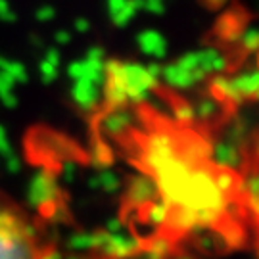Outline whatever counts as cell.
I'll return each instance as SVG.
<instances>
[{
    "instance_id": "12",
    "label": "cell",
    "mask_w": 259,
    "mask_h": 259,
    "mask_svg": "<svg viewBox=\"0 0 259 259\" xmlns=\"http://www.w3.org/2000/svg\"><path fill=\"white\" fill-rule=\"evenodd\" d=\"M0 19H2V21H6V23L16 21V14H14L12 8H10L8 0H0Z\"/></svg>"
},
{
    "instance_id": "13",
    "label": "cell",
    "mask_w": 259,
    "mask_h": 259,
    "mask_svg": "<svg viewBox=\"0 0 259 259\" xmlns=\"http://www.w3.org/2000/svg\"><path fill=\"white\" fill-rule=\"evenodd\" d=\"M127 2L129 0H108V14H110V18L111 19L117 18V14L127 6Z\"/></svg>"
},
{
    "instance_id": "2",
    "label": "cell",
    "mask_w": 259,
    "mask_h": 259,
    "mask_svg": "<svg viewBox=\"0 0 259 259\" xmlns=\"http://www.w3.org/2000/svg\"><path fill=\"white\" fill-rule=\"evenodd\" d=\"M104 73V96L110 106L142 102L152 94L156 83L159 81L150 73L148 65L133 62H108Z\"/></svg>"
},
{
    "instance_id": "14",
    "label": "cell",
    "mask_w": 259,
    "mask_h": 259,
    "mask_svg": "<svg viewBox=\"0 0 259 259\" xmlns=\"http://www.w3.org/2000/svg\"><path fill=\"white\" fill-rule=\"evenodd\" d=\"M14 84H16V81L4 69H0V94L10 93V89H14Z\"/></svg>"
},
{
    "instance_id": "17",
    "label": "cell",
    "mask_w": 259,
    "mask_h": 259,
    "mask_svg": "<svg viewBox=\"0 0 259 259\" xmlns=\"http://www.w3.org/2000/svg\"><path fill=\"white\" fill-rule=\"evenodd\" d=\"M71 40V37H69V33L67 31H58L56 33V42H60V45H67Z\"/></svg>"
},
{
    "instance_id": "6",
    "label": "cell",
    "mask_w": 259,
    "mask_h": 259,
    "mask_svg": "<svg viewBox=\"0 0 259 259\" xmlns=\"http://www.w3.org/2000/svg\"><path fill=\"white\" fill-rule=\"evenodd\" d=\"M200 64H202V71L205 73V77L211 73H219L225 69L227 60L223 58L221 52L217 50H200Z\"/></svg>"
},
{
    "instance_id": "7",
    "label": "cell",
    "mask_w": 259,
    "mask_h": 259,
    "mask_svg": "<svg viewBox=\"0 0 259 259\" xmlns=\"http://www.w3.org/2000/svg\"><path fill=\"white\" fill-rule=\"evenodd\" d=\"M0 69H4L16 83H27L29 81L27 71H25V67L19 64V62H8V60H4V64H2Z\"/></svg>"
},
{
    "instance_id": "4",
    "label": "cell",
    "mask_w": 259,
    "mask_h": 259,
    "mask_svg": "<svg viewBox=\"0 0 259 259\" xmlns=\"http://www.w3.org/2000/svg\"><path fill=\"white\" fill-rule=\"evenodd\" d=\"M139 48L142 54L150 56L154 60H163L167 56V42L161 33H157L154 29H146L137 37Z\"/></svg>"
},
{
    "instance_id": "15",
    "label": "cell",
    "mask_w": 259,
    "mask_h": 259,
    "mask_svg": "<svg viewBox=\"0 0 259 259\" xmlns=\"http://www.w3.org/2000/svg\"><path fill=\"white\" fill-rule=\"evenodd\" d=\"M56 16V10L52 6H40L37 10V19L38 21H52Z\"/></svg>"
},
{
    "instance_id": "16",
    "label": "cell",
    "mask_w": 259,
    "mask_h": 259,
    "mask_svg": "<svg viewBox=\"0 0 259 259\" xmlns=\"http://www.w3.org/2000/svg\"><path fill=\"white\" fill-rule=\"evenodd\" d=\"M45 60H48L50 64H54V65H60V62H62V56H60V52H58V50L50 48L47 54H45Z\"/></svg>"
},
{
    "instance_id": "1",
    "label": "cell",
    "mask_w": 259,
    "mask_h": 259,
    "mask_svg": "<svg viewBox=\"0 0 259 259\" xmlns=\"http://www.w3.org/2000/svg\"><path fill=\"white\" fill-rule=\"evenodd\" d=\"M42 223L18 200L0 190V259H54Z\"/></svg>"
},
{
    "instance_id": "18",
    "label": "cell",
    "mask_w": 259,
    "mask_h": 259,
    "mask_svg": "<svg viewBox=\"0 0 259 259\" xmlns=\"http://www.w3.org/2000/svg\"><path fill=\"white\" fill-rule=\"evenodd\" d=\"M75 29H77V31H79V33H84V31H89V29H91V23H89V21H87V19H77V21H75Z\"/></svg>"
},
{
    "instance_id": "11",
    "label": "cell",
    "mask_w": 259,
    "mask_h": 259,
    "mask_svg": "<svg viewBox=\"0 0 259 259\" xmlns=\"http://www.w3.org/2000/svg\"><path fill=\"white\" fill-rule=\"evenodd\" d=\"M198 113L202 115V117H209L211 113H215L217 111V102L213 100V98H207V100H202L200 102V106H198Z\"/></svg>"
},
{
    "instance_id": "19",
    "label": "cell",
    "mask_w": 259,
    "mask_h": 259,
    "mask_svg": "<svg viewBox=\"0 0 259 259\" xmlns=\"http://www.w3.org/2000/svg\"><path fill=\"white\" fill-rule=\"evenodd\" d=\"M209 2H211L213 6H219V4H223V2H225V0H209Z\"/></svg>"
},
{
    "instance_id": "3",
    "label": "cell",
    "mask_w": 259,
    "mask_h": 259,
    "mask_svg": "<svg viewBox=\"0 0 259 259\" xmlns=\"http://www.w3.org/2000/svg\"><path fill=\"white\" fill-rule=\"evenodd\" d=\"M259 87V77L255 69H250L246 73H240L232 79L217 77L213 81V89L219 94V98L232 100V102H244L248 98H255Z\"/></svg>"
},
{
    "instance_id": "5",
    "label": "cell",
    "mask_w": 259,
    "mask_h": 259,
    "mask_svg": "<svg viewBox=\"0 0 259 259\" xmlns=\"http://www.w3.org/2000/svg\"><path fill=\"white\" fill-rule=\"evenodd\" d=\"M100 96V84H96L91 79H75L73 81V100L81 108L89 110L94 108Z\"/></svg>"
},
{
    "instance_id": "10",
    "label": "cell",
    "mask_w": 259,
    "mask_h": 259,
    "mask_svg": "<svg viewBox=\"0 0 259 259\" xmlns=\"http://www.w3.org/2000/svg\"><path fill=\"white\" fill-rule=\"evenodd\" d=\"M140 8H144L146 12H152V14H163L165 2L163 0H140Z\"/></svg>"
},
{
    "instance_id": "9",
    "label": "cell",
    "mask_w": 259,
    "mask_h": 259,
    "mask_svg": "<svg viewBox=\"0 0 259 259\" xmlns=\"http://www.w3.org/2000/svg\"><path fill=\"white\" fill-rule=\"evenodd\" d=\"M257 42H259V37L255 29L250 27L248 31H244V35H242V47L246 48V50L253 52V50L257 48Z\"/></svg>"
},
{
    "instance_id": "8",
    "label": "cell",
    "mask_w": 259,
    "mask_h": 259,
    "mask_svg": "<svg viewBox=\"0 0 259 259\" xmlns=\"http://www.w3.org/2000/svg\"><path fill=\"white\" fill-rule=\"evenodd\" d=\"M58 67H60V65L50 64L48 60H42V62H40L38 71H40V79H42V83H54L56 79H58Z\"/></svg>"
}]
</instances>
